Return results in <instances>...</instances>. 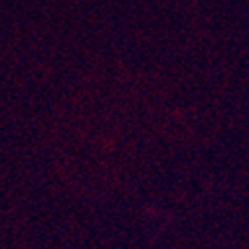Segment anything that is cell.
I'll return each mask as SVG.
<instances>
[]
</instances>
